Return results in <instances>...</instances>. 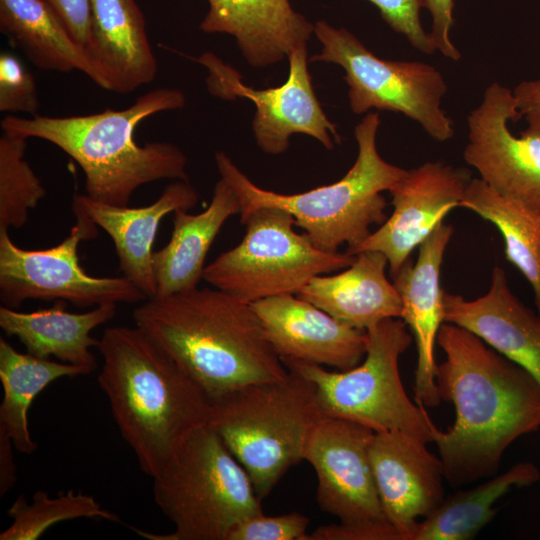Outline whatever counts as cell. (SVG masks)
Returning a JSON list of instances; mask_svg holds the SVG:
<instances>
[{
  "instance_id": "1",
  "label": "cell",
  "mask_w": 540,
  "mask_h": 540,
  "mask_svg": "<svg viewBox=\"0 0 540 540\" xmlns=\"http://www.w3.org/2000/svg\"><path fill=\"white\" fill-rule=\"evenodd\" d=\"M436 367L441 400L455 408L446 431L436 428L445 480L454 488L494 476L506 449L540 428V384L523 367L458 325L444 322Z\"/></svg>"
},
{
  "instance_id": "2",
  "label": "cell",
  "mask_w": 540,
  "mask_h": 540,
  "mask_svg": "<svg viewBox=\"0 0 540 540\" xmlns=\"http://www.w3.org/2000/svg\"><path fill=\"white\" fill-rule=\"evenodd\" d=\"M132 318L211 401L288 374L252 305L220 289L196 287L148 298Z\"/></svg>"
},
{
  "instance_id": "3",
  "label": "cell",
  "mask_w": 540,
  "mask_h": 540,
  "mask_svg": "<svg viewBox=\"0 0 540 540\" xmlns=\"http://www.w3.org/2000/svg\"><path fill=\"white\" fill-rule=\"evenodd\" d=\"M97 348L103 358L98 384L122 438L141 470L153 478L185 437L207 423L211 400L136 325L105 329Z\"/></svg>"
},
{
  "instance_id": "4",
  "label": "cell",
  "mask_w": 540,
  "mask_h": 540,
  "mask_svg": "<svg viewBox=\"0 0 540 540\" xmlns=\"http://www.w3.org/2000/svg\"><path fill=\"white\" fill-rule=\"evenodd\" d=\"M176 88H156L122 110L107 108L89 115L66 117L6 116L1 129L50 142L69 155L85 176L86 195L126 206L142 185L163 179L188 180L187 157L175 144L163 141L139 145L135 129L144 119L185 106Z\"/></svg>"
},
{
  "instance_id": "5",
  "label": "cell",
  "mask_w": 540,
  "mask_h": 540,
  "mask_svg": "<svg viewBox=\"0 0 540 540\" xmlns=\"http://www.w3.org/2000/svg\"><path fill=\"white\" fill-rule=\"evenodd\" d=\"M379 114H367L355 127L358 154L353 166L338 181L305 192L282 194L253 183L223 151L215 154L220 178L235 192L240 204V222L254 210L275 207L289 212L295 226L317 248L337 252L358 246L388 218L381 194L398 181L405 169L385 161L378 153L376 136Z\"/></svg>"
},
{
  "instance_id": "6",
  "label": "cell",
  "mask_w": 540,
  "mask_h": 540,
  "mask_svg": "<svg viewBox=\"0 0 540 540\" xmlns=\"http://www.w3.org/2000/svg\"><path fill=\"white\" fill-rule=\"evenodd\" d=\"M323 416L312 381L289 370L211 401L207 424L249 475L262 500L304 460L309 435Z\"/></svg>"
},
{
  "instance_id": "7",
  "label": "cell",
  "mask_w": 540,
  "mask_h": 540,
  "mask_svg": "<svg viewBox=\"0 0 540 540\" xmlns=\"http://www.w3.org/2000/svg\"><path fill=\"white\" fill-rule=\"evenodd\" d=\"M152 479L155 503L174 531L134 528L147 539L227 540L236 524L263 512L249 475L207 423L185 437Z\"/></svg>"
},
{
  "instance_id": "8",
  "label": "cell",
  "mask_w": 540,
  "mask_h": 540,
  "mask_svg": "<svg viewBox=\"0 0 540 540\" xmlns=\"http://www.w3.org/2000/svg\"><path fill=\"white\" fill-rule=\"evenodd\" d=\"M363 362L344 371L300 361H282L313 382L323 415L362 424L374 432L403 431L434 441L436 425L425 407L407 396L399 372L400 356L413 336L401 318H387L366 330Z\"/></svg>"
},
{
  "instance_id": "9",
  "label": "cell",
  "mask_w": 540,
  "mask_h": 540,
  "mask_svg": "<svg viewBox=\"0 0 540 540\" xmlns=\"http://www.w3.org/2000/svg\"><path fill=\"white\" fill-rule=\"evenodd\" d=\"M241 223L243 239L205 266L203 280L246 303L297 295L314 277L341 271L356 257L317 248L280 208L256 209Z\"/></svg>"
},
{
  "instance_id": "10",
  "label": "cell",
  "mask_w": 540,
  "mask_h": 540,
  "mask_svg": "<svg viewBox=\"0 0 540 540\" xmlns=\"http://www.w3.org/2000/svg\"><path fill=\"white\" fill-rule=\"evenodd\" d=\"M314 34L322 48L310 60L344 69L353 113L363 114L371 108L400 112L418 122L433 139L444 142L452 138V121L441 108L447 84L434 66L379 58L350 31L324 20L314 24Z\"/></svg>"
},
{
  "instance_id": "11",
  "label": "cell",
  "mask_w": 540,
  "mask_h": 540,
  "mask_svg": "<svg viewBox=\"0 0 540 540\" xmlns=\"http://www.w3.org/2000/svg\"><path fill=\"white\" fill-rule=\"evenodd\" d=\"M75 223L57 245L27 250L17 246L7 229H0V300L16 309L25 300H63L80 308L145 301V293L129 278L94 277L80 265L81 241L97 236V225L72 207Z\"/></svg>"
},
{
  "instance_id": "12",
  "label": "cell",
  "mask_w": 540,
  "mask_h": 540,
  "mask_svg": "<svg viewBox=\"0 0 540 540\" xmlns=\"http://www.w3.org/2000/svg\"><path fill=\"white\" fill-rule=\"evenodd\" d=\"M287 58V81L279 87L267 89H255L244 84L241 74L213 53H204L197 61L209 71L207 86L211 94L224 100L240 97L254 103L256 112L252 129L263 152L271 155L284 153L293 134L311 136L327 150H332L341 138L315 95L308 70L307 43L293 47Z\"/></svg>"
},
{
  "instance_id": "13",
  "label": "cell",
  "mask_w": 540,
  "mask_h": 540,
  "mask_svg": "<svg viewBox=\"0 0 540 540\" xmlns=\"http://www.w3.org/2000/svg\"><path fill=\"white\" fill-rule=\"evenodd\" d=\"M520 118L513 92L490 84L467 118L463 157L497 193L540 209V133L526 129L515 136L508 122Z\"/></svg>"
},
{
  "instance_id": "14",
  "label": "cell",
  "mask_w": 540,
  "mask_h": 540,
  "mask_svg": "<svg viewBox=\"0 0 540 540\" xmlns=\"http://www.w3.org/2000/svg\"><path fill=\"white\" fill-rule=\"evenodd\" d=\"M373 433L362 424L323 415L309 435L304 460L317 476L318 505L340 522L387 520L369 459Z\"/></svg>"
},
{
  "instance_id": "15",
  "label": "cell",
  "mask_w": 540,
  "mask_h": 540,
  "mask_svg": "<svg viewBox=\"0 0 540 540\" xmlns=\"http://www.w3.org/2000/svg\"><path fill=\"white\" fill-rule=\"evenodd\" d=\"M468 169L441 161L425 162L406 170L390 188L393 212L355 248L345 251L356 255L379 251L388 259L391 277L411 253L459 206L471 181Z\"/></svg>"
},
{
  "instance_id": "16",
  "label": "cell",
  "mask_w": 540,
  "mask_h": 540,
  "mask_svg": "<svg viewBox=\"0 0 540 540\" xmlns=\"http://www.w3.org/2000/svg\"><path fill=\"white\" fill-rule=\"evenodd\" d=\"M426 442L403 431L374 432L370 464L386 519L409 540L416 524L445 498L442 461Z\"/></svg>"
},
{
  "instance_id": "17",
  "label": "cell",
  "mask_w": 540,
  "mask_h": 540,
  "mask_svg": "<svg viewBox=\"0 0 540 540\" xmlns=\"http://www.w3.org/2000/svg\"><path fill=\"white\" fill-rule=\"evenodd\" d=\"M282 361L351 369L364 359L365 330L353 328L294 294L251 303Z\"/></svg>"
},
{
  "instance_id": "18",
  "label": "cell",
  "mask_w": 540,
  "mask_h": 540,
  "mask_svg": "<svg viewBox=\"0 0 540 540\" xmlns=\"http://www.w3.org/2000/svg\"><path fill=\"white\" fill-rule=\"evenodd\" d=\"M452 234L451 225L439 224L420 244L416 262L408 258L391 277L402 301L401 319L411 330L417 348L415 402L425 408H435L441 402L435 381L434 350L444 323L441 266Z\"/></svg>"
},
{
  "instance_id": "19",
  "label": "cell",
  "mask_w": 540,
  "mask_h": 540,
  "mask_svg": "<svg viewBox=\"0 0 540 540\" xmlns=\"http://www.w3.org/2000/svg\"><path fill=\"white\" fill-rule=\"evenodd\" d=\"M443 304L444 322L474 333L540 384V316L513 294L501 267H494L484 295L467 300L444 291Z\"/></svg>"
},
{
  "instance_id": "20",
  "label": "cell",
  "mask_w": 540,
  "mask_h": 540,
  "mask_svg": "<svg viewBox=\"0 0 540 540\" xmlns=\"http://www.w3.org/2000/svg\"><path fill=\"white\" fill-rule=\"evenodd\" d=\"M199 193L188 180L166 186L158 199L146 206H117L100 202L86 194H75L72 207L86 214L112 239L120 270L147 296H156L152 250L161 220L178 210H190Z\"/></svg>"
},
{
  "instance_id": "21",
  "label": "cell",
  "mask_w": 540,
  "mask_h": 540,
  "mask_svg": "<svg viewBox=\"0 0 540 540\" xmlns=\"http://www.w3.org/2000/svg\"><path fill=\"white\" fill-rule=\"evenodd\" d=\"M200 24L206 33L233 36L245 60L254 68L280 62L296 45L307 43L314 25L289 0H207Z\"/></svg>"
},
{
  "instance_id": "22",
  "label": "cell",
  "mask_w": 540,
  "mask_h": 540,
  "mask_svg": "<svg viewBox=\"0 0 540 540\" xmlns=\"http://www.w3.org/2000/svg\"><path fill=\"white\" fill-rule=\"evenodd\" d=\"M88 52L109 91L128 94L157 76V59L136 0H90Z\"/></svg>"
},
{
  "instance_id": "23",
  "label": "cell",
  "mask_w": 540,
  "mask_h": 540,
  "mask_svg": "<svg viewBox=\"0 0 540 540\" xmlns=\"http://www.w3.org/2000/svg\"><path fill=\"white\" fill-rule=\"evenodd\" d=\"M387 266L383 253L363 251L339 273L314 277L297 296L335 319L366 331L384 319L401 318L402 301L386 276Z\"/></svg>"
},
{
  "instance_id": "24",
  "label": "cell",
  "mask_w": 540,
  "mask_h": 540,
  "mask_svg": "<svg viewBox=\"0 0 540 540\" xmlns=\"http://www.w3.org/2000/svg\"><path fill=\"white\" fill-rule=\"evenodd\" d=\"M173 214L169 242L153 253L155 297L159 298L198 287L212 243L224 223L240 214V204L233 189L220 178L204 211L191 214L178 210Z\"/></svg>"
},
{
  "instance_id": "25",
  "label": "cell",
  "mask_w": 540,
  "mask_h": 540,
  "mask_svg": "<svg viewBox=\"0 0 540 540\" xmlns=\"http://www.w3.org/2000/svg\"><path fill=\"white\" fill-rule=\"evenodd\" d=\"M66 307L63 300L32 312L1 305L0 327L7 335L16 337L26 352L40 358L53 356L91 373L97 367V359L90 349L97 347L99 340L90 334L114 318L117 304H102L83 313L68 312Z\"/></svg>"
},
{
  "instance_id": "26",
  "label": "cell",
  "mask_w": 540,
  "mask_h": 540,
  "mask_svg": "<svg viewBox=\"0 0 540 540\" xmlns=\"http://www.w3.org/2000/svg\"><path fill=\"white\" fill-rule=\"evenodd\" d=\"M0 30L38 69L77 70L109 90L89 52L43 0H0Z\"/></svg>"
},
{
  "instance_id": "27",
  "label": "cell",
  "mask_w": 540,
  "mask_h": 540,
  "mask_svg": "<svg viewBox=\"0 0 540 540\" xmlns=\"http://www.w3.org/2000/svg\"><path fill=\"white\" fill-rule=\"evenodd\" d=\"M88 374L90 372L80 366L19 352L1 337L0 436L9 438L15 450L33 454L38 446L31 436L28 413L37 395L59 378Z\"/></svg>"
},
{
  "instance_id": "28",
  "label": "cell",
  "mask_w": 540,
  "mask_h": 540,
  "mask_svg": "<svg viewBox=\"0 0 540 540\" xmlns=\"http://www.w3.org/2000/svg\"><path fill=\"white\" fill-rule=\"evenodd\" d=\"M540 479L531 462H520L506 472L445 497L439 507L420 520L409 540H471L493 519L495 503L513 488L528 487Z\"/></svg>"
},
{
  "instance_id": "29",
  "label": "cell",
  "mask_w": 540,
  "mask_h": 540,
  "mask_svg": "<svg viewBox=\"0 0 540 540\" xmlns=\"http://www.w3.org/2000/svg\"><path fill=\"white\" fill-rule=\"evenodd\" d=\"M459 206L501 233L505 256L529 282L540 316V209L497 193L480 178L470 181Z\"/></svg>"
},
{
  "instance_id": "30",
  "label": "cell",
  "mask_w": 540,
  "mask_h": 540,
  "mask_svg": "<svg viewBox=\"0 0 540 540\" xmlns=\"http://www.w3.org/2000/svg\"><path fill=\"white\" fill-rule=\"evenodd\" d=\"M7 514L12 523L0 533V540H37L53 525L79 518L120 522L117 514L103 508L93 496L74 490L53 497L37 490L31 502L19 495Z\"/></svg>"
},
{
  "instance_id": "31",
  "label": "cell",
  "mask_w": 540,
  "mask_h": 540,
  "mask_svg": "<svg viewBox=\"0 0 540 540\" xmlns=\"http://www.w3.org/2000/svg\"><path fill=\"white\" fill-rule=\"evenodd\" d=\"M28 138L2 130L0 136V229L24 226L46 190L25 160Z\"/></svg>"
},
{
  "instance_id": "32",
  "label": "cell",
  "mask_w": 540,
  "mask_h": 540,
  "mask_svg": "<svg viewBox=\"0 0 540 540\" xmlns=\"http://www.w3.org/2000/svg\"><path fill=\"white\" fill-rule=\"evenodd\" d=\"M40 102L33 75L13 54H0V111L38 115Z\"/></svg>"
},
{
  "instance_id": "33",
  "label": "cell",
  "mask_w": 540,
  "mask_h": 540,
  "mask_svg": "<svg viewBox=\"0 0 540 540\" xmlns=\"http://www.w3.org/2000/svg\"><path fill=\"white\" fill-rule=\"evenodd\" d=\"M309 522L298 512L278 516L261 512L236 524L227 540H308Z\"/></svg>"
},
{
  "instance_id": "34",
  "label": "cell",
  "mask_w": 540,
  "mask_h": 540,
  "mask_svg": "<svg viewBox=\"0 0 540 540\" xmlns=\"http://www.w3.org/2000/svg\"><path fill=\"white\" fill-rule=\"evenodd\" d=\"M375 5L382 19L397 33L424 54L436 51L420 21L421 0H368Z\"/></svg>"
},
{
  "instance_id": "35",
  "label": "cell",
  "mask_w": 540,
  "mask_h": 540,
  "mask_svg": "<svg viewBox=\"0 0 540 540\" xmlns=\"http://www.w3.org/2000/svg\"><path fill=\"white\" fill-rule=\"evenodd\" d=\"M308 540H402L388 520L324 525L308 534Z\"/></svg>"
},
{
  "instance_id": "36",
  "label": "cell",
  "mask_w": 540,
  "mask_h": 540,
  "mask_svg": "<svg viewBox=\"0 0 540 540\" xmlns=\"http://www.w3.org/2000/svg\"><path fill=\"white\" fill-rule=\"evenodd\" d=\"M432 18V30L429 33L436 50L452 61L461 58L460 51L450 39V30L454 25V0H421Z\"/></svg>"
},
{
  "instance_id": "37",
  "label": "cell",
  "mask_w": 540,
  "mask_h": 540,
  "mask_svg": "<svg viewBox=\"0 0 540 540\" xmlns=\"http://www.w3.org/2000/svg\"><path fill=\"white\" fill-rule=\"evenodd\" d=\"M61 19L74 39L88 51L90 0H43Z\"/></svg>"
},
{
  "instance_id": "38",
  "label": "cell",
  "mask_w": 540,
  "mask_h": 540,
  "mask_svg": "<svg viewBox=\"0 0 540 540\" xmlns=\"http://www.w3.org/2000/svg\"><path fill=\"white\" fill-rule=\"evenodd\" d=\"M518 112L528 123V130L540 133V79L523 81L512 91Z\"/></svg>"
},
{
  "instance_id": "39",
  "label": "cell",
  "mask_w": 540,
  "mask_h": 540,
  "mask_svg": "<svg viewBox=\"0 0 540 540\" xmlns=\"http://www.w3.org/2000/svg\"><path fill=\"white\" fill-rule=\"evenodd\" d=\"M15 449L12 441L0 436V495H5L17 480L16 465L13 457Z\"/></svg>"
}]
</instances>
